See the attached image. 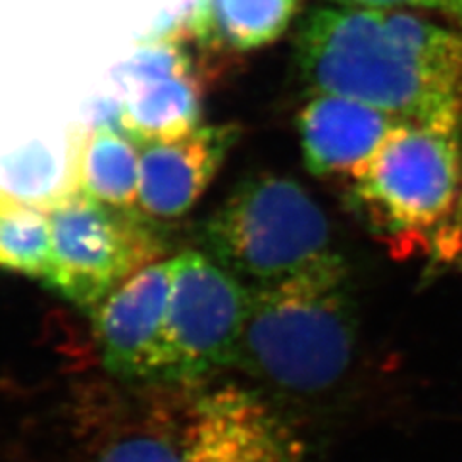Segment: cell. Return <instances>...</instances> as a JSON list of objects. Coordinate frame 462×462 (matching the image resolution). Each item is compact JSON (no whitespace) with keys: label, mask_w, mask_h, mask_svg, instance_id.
Segmentation results:
<instances>
[{"label":"cell","mask_w":462,"mask_h":462,"mask_svg":"<svg viewBox=\"0 0 462 462\" xmlns=\"http://www.w3.org/2000/svg\"><path fill=\"white\" fill-rule=\"evenodd\" d=\"M399 124L355 98L314 95L297 116L302 158L316 178L353 181Z\"/></svg>","instance_id":"obj_10"},{"label":"cell","mask_w":462,"mask_h":462,"mask_svg":"<svg viewBox=\"0 0 462 462\" xmlns=\"http://www.w3.org/2000/svg\"><path fill=\"white\" fill-rule=\"evenodd\" d=\"M52 227V263L45 283L79 309H97L137 272L164 256L154 222L83 193H64L45 208Z\"/></svg>","instance_id":"obj_6"},{"label":"cell","mask_w":462,"mask_h":462,"mask_svg":"<svg viewBox=\"0 0 462 462\" xmlns=\"http://www.w3.org/2000/svg\"><path fill=\"white\" fill-rule=\"evenodd\" d=\"M137 144L122 129L89 127L69 141L68 193H83L106 207L137 210L141 166Z\"/></svg>","instance_id":"obj_11"},{"label":"cell","mask_w":462,"mask_h":462,"mask_svg":"<svg viewBox=\"0 0 462 462\" xmlns=\"http://www.w3.org/2000/svg\"><path fill=\"white\" fill-rule=\"evenodd\" d=\"M200 69L193 54L187 51V39L161 37L149 39L135 54L116 71V81L125 93L158 79Z\"/></svg>","instance_id":"obj_15"},{"label":"cell","mask_w":462,"mask_h":462,"mask_svg":"<svg viewBox=\"0 0 462 462\" xmlns=\"http://www.w3.org/2000/svg\"><path fill=\"white\" fill-rule=\"evenodd\" d=\"M52 263L49 212L0 191V268L45 282Z\"/></svg>","instance_id":"obj_14"},{"label":"cell","mask_w":462,"mask_h":462,"mask_svg":"<svg viewBox=\"0 0 462 462\" xmlns=\"http://www.w3.org/2000/svg\"><path fill=\"white\" fill-rule=\"evenodd\" d=\"M173 263L158 382L214 378L236 366L249 287L207 253H181Z\"/></svg>","instance_id":"obj_7"},{"label":"cell","mask_w":462,"mask_h":462,"mask_svg":"<svg viewBox=\"0 0 462 462\" xmlns=\"http://www.w3.org/2000/svg\"><path fill=\"white\" fill-rule=\"evenodd\" d=\"M343 6H355V8H392V6H420V8H439L447 10L449 0H336Z\"/></svg>","instance_id":"obj_17"},{"label":"cell","mask_w":462,"mask_h":462,"mask_svg":"<svg viewBox=\"0 0 462 462\" xmlns=\"http://www.w3.org/2000/svg\"><path fill=\"white\" fill-rule=\"evenodd\" d=\"M460 132L399 124L370 164L351 181V200L374 234L399 253L418 245L433 247L447 220L462 212ZM460 227V216H458Z\"/></svg>","instance_id":"obj_5"},{"label":"cell","mask_w":462,"mask_h":462,"mask_svg":"<svg viewBox=\"0 0 462 462\" xmlns=\"http://www.w3.org/2000/svg\"><path fill=\"white\" fill-rule=\"evenodd\" d=\"M300 6L302 0H208L187 41L231 52L263 49L287 32Z\"/></svg>","instance_id":"obj_13"},{"label":"cell","mask_w":462,"mask_h":462,"mask_svg":"<svg viewBox=\"0 0 462 462\" xmlns=\"http://www.w3.org/2000/svg\"><path fill=\"white\" fill-rule=\"evenodd\" d=\"M295 64L314 95L355 98L402 124L460 132L462 81L402 49L382 10L314 8L297 29Z\"/></svg>","instance_id":"obj_2"},{"label":"cell","mask_w":462,"mask_h":462,"mask_svg":"<svg viewBox=\"0 0 462 462\" xmlns=\"http://www.w3.org/2000/svg\"><path fill=\"white\" fill-rule=\"evenodd\" d=\"M207 254L245 285H270L343 260L326 212L299 181L256 173L202 224Z\"/></svg>","instance_id":"obj_4"},{"label":"cell","mask_w":462,"mask_h":462,"mask_svg":"<svg viewBox=\"0 0 462 462\" xmlns=\"http://www.w3.org/2000/svg\"><path fill=\"white\" fill-rule=\"evenodd\" d=\"M79 428L69 462H302L305 445L254 387L220 375L125 382Z\"/></svg>","instance_id":"obj_1"},{"label":"cell","mask_w":462,"mask_h":462,"mask_svg":"<svg viewBox=\"0 0 462 462\" xmlns=\"http://www.w3.org/2000/svg\"><path fill=\"white\" fill-rule=\"evenodd\" d=\"M236 366L287 393L328 392L349 372L358 337L345 260L270 285H247Z\"/></svg>","instance_id":"obj_3"},{"label":"cell","mask_w":462,"mask_h":462,"mask_svg":"<svg viewBox=\"0 0 462 462\" xmlns=\"http://www.w3.org/2000/svg\"><path fill=\"white\" fill-rule=\"evenodd\" d=\"M3 166L12 189L35 207L47 208L51 202L64 195L60 187H56L52 156L39 144H29L23 151L14 152L5 158Z\"/></svg>","instance_id":"obj_16"},{"label":"cell","mask_w":462,"mask_h":462,"mask_svg":"<svg viewBox=\"0 0 462 462\" xmlns=\"http://www.w3.org/2000/svg\"><path fill=\"white\" fill-rule=\"evenodd\" d=\"M173 272V258L143 268L93 310L100 358L124 382L161 380Z\"/></svg>","instance_id":"obj_8"},{"label":"cell","mask_w":462,"mask_h":462,"mask_svg":"<svg viewBox=\"0 0 462 462\" xmlns=\"http://www.w3.org/2000/svg\"><path fill=\"white\" fill-rule=\"evenodd\" d=\"M239 137L236 124L199 125L181 139L143 147L137 210L151 220L181 218L208 189Z\"/></svg>","instance_id":"obj_9"},{"label":"cell","mask_w":462,"mask_h":462,"mask_svg":"<svg viewBox=\"0 0 462 462\" xmlns=\"http://www.w3.org/2000/svg\"><path fill=\"white\" fill-rule=\"evenodd\" d=\"M205 71L158 79L125 93L120 129L137 147L170 143L199 127Z\"/></svg>","instance_id":"obj_12"}]
</instances>
